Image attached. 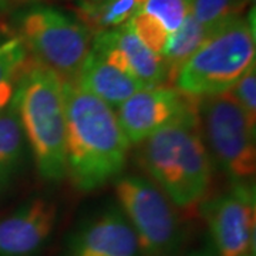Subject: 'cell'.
Returning <instances> with one entry per match:
<instances>
[{
	"label": "cell",
	"mask_w": 256,
	"mask_h": 256,
	"mask_svg": "<svg viewBox=\"0 0 256 256\" xmlns=\"http://www.w3.org/2000/svg\"><path fill=\"white\" fill-rule=\"evenodd\" d=\"M67 172L80 191H92L122 171L130 148L114 110L76 82H63Z\"/></svg>",
	"instance_id": "obj_1"
},
{
	"label": "cell",
	"mask_w": 256,
	"mask_h": 256,
	"mask_svg": "<svg viewBox=\"0 0 256 256\" xmlns=\"http://www.w3.org/2000/svg\"><path fill=\"white\" fill-rule=\"evenodd\" d=\"M138 161L175 206L188 208L204 200L212 161L202 140L195 97L140 142Z\"/></svg>",
	"instance_id": "obj_2"
},
{
	"label": "cell",
	"mask_w": 256,
	"mask_h": 256,
	"mask_svg": "<svg viewBox=\"0 0 256 256\" xmlns=\"http://www.w3.org/2000/svg\"><path fill=\"white\" fill-rule=\"evenodd\" d=\"M37 171L46 181H60L67 172L63 82L34 62L13 97Z\"/></svg>",
	"instance_id": "obj_3"
},
{
	"label": "cell",
	"mask_w": 256,
	"mask_h": 256,
	"mask_svg": "<svg viewBox=\"0 0 256 256\" xmlns=\"http://www.w3.org/2000/svg\"><path fill=\"white\" fill-rule=\"evenodd\" d=\"M255 13L234 16L210 30V36L176 74L175 88L188 97L229 92L255 63Z\"/></svg>",
	"instance_id": "obj_4"
},
{
	"label": "cell",
	"mask_w": 256,
	"mask_h": 256,
	"mask_svg": "<svg viewBox=\"0 0 256 256\" xmlns=\"http://www.w3.org/2000/svg\"><path fill=\"white\" fill-rule=\"evenodd\" d=\"M196 114L210 161L232 184H255V128L230 92L198 97Z\"/></svg>",
	"instance_id": "obj_5"
},
{
	"label": "cell",
	"mask_w": 256,
	"mask_h": 256,
	"mask_svg": "<svg viewBox=\"0 0 256 256\" xmlns=\"http://www.w3.org/2000/svg\"><path fill=\"white\" fill-rule=\"evenodd\" d=\"M92 34L62 10L34 6L20 18V36L28 56L62 82H76L92 47Z\"/></svg>",
	"instance_id": "obj_6"
},
{
	"label": "cell",
	"mask_w": 256,
	"mask_h": 256,
	"mask_svg": "<svg viewBox=\"0 0 256 256\" xmlns=\"http://www.w3.org/2000/svg\"><path fill=\"white\" fill-rule=\"evenodd\" d=\"M117 196L146 256H171L181 240L174 204L152 180L130 175L116 184Z\"/></svg>",
	"instance_id": "obj_7"
},
{
	"label": "cell",
	"mask_w": 256,
	"mask_h": 256,
	"mask_svg": "<svg viewBox=\"0 0 256 256\" xmlns=\"http://www.w3.org/2000/svg\"><path fill=\"white\" fill-rule=\"evenodd\" d=\"M255 184H232L230 192L202 205L220 256L255 255Z\"/></svg>",
	"instance_id": "obj_8"
},
{
	"label": "cell",
	"mask_w": 256,
	"mask_h": 256,
	"mask_svg": "<svg viewBox=\"0 0 256 256\" xmlns=\"http://www.w3.org/2000/svg\"><path fill=\"white\" fill-rule=\"evenodd\" d=\"M92 50L107 63L136 77L146 87L168 86V72L162 56L151 52L128 22L120 28L94 34Z\"/></svg>",
	"instance_id": "obj_9"
},
{
	"label": "cell",
	"mask_w": 256,
	"mask_h": 256,
	"mask_svg": "<svg viewBox=\"0 0 256 256\" xmlns=\"http://www.w3.org/2000/svg\"><path fill=\"white\" fill-rule=\"evenodd\" d=\"M191 97L171 86L146 87L124 101L116 112L130 144H140L182 110Z\"/></svg>",
	"instance_id": "obj_10"
},
{
	"label": "cell",
	"mask_w": 256,
	"mask_h": 256,
	"mask_svg": "<svg viewBox=\"0 0 256 256\" xmlns=\"http://www.w3.org/2000/svg\"><path fill=\"white\" fill-rule=\"evenodd\" d=\"M53 202L34 198L0 220V256H33L44 246L56 225Z\"/></svg>",
	"instance_id": "obj_11"
},
{
	"label": "cell",
	"mask_w": 256,
	"mask_h": 256,
	"mask_svg": "<svg viewBox=\"0 0 256 256\" xmlns=\"http://www.w3.org/2000/svg\"><path fill=\"white\" fill-rule=\"evenodd\" d=\"M73 256H140L137 235L124 212L107 210L74 238Z\"/></svg>",
	"instance_id": "obj_12"
},
{
	"label": "cell",
	"mask_w": 256,
	"mask_h": 256,
	"mask_svg": "<svg viewBox=\"0 0 256 256\" xmlns=\"http://www.w3.org/2000/svg\"><path fill=\"white\" fill-rule=\"evenodd\" d=\"M76 82L86 92L107 102L111 108L120 107L132 94L146 88L136 77L107 63L92 50L82 64Z\"/></svg>",
	"instance_id": "obj_13"
},
{
	"label": "cell",
	"mask_w": 256,
	"mask_h": 256,
	"mask_svg": "<svg viewBox=\"0 0 256 256\" xmlns=\"http://www.w3.org/2000/svg\"><path fill=\"white\" fill-rule=\"evenodd\" d=\"M26 152V137L14 101L0 111V192L18 172Z\"/></svg>",
	"instance_id": "obj_14"
},
{
	"label": "cell",
	"mask_w": 256,
	"mask_h": 256,
	"mask_svg": "<svg viewBox=\"0 0 256 256\" xmlns=\"http://www.w3.org/2000/svg\"><path fill=\"white\" fill-rule=\"evenodd\" d=\"M210 30L202 26L201 23L190 13L180 28L168 36L162 50V60L168 72V86L174 84L176 74L184 67L202 43L210 36Z\"/></svg>",
	"instance_id": "obj_15"
},
{
	"label": "cell",
	"mask_w": 256,
	"mask_h": 256,
	"mask_svg": "<svg viewBox=\"0 0 256 256\" xmlns=\"http://www.w3.org/2000/svg\"><path fill=\"white\" fill-rule=\"evenodd\" d=\"M144 2L146 0H108L102 3L78 2L77 16L92 34H97L127 23L142 8Z\"/></svg>",
	"instance_id": "obj_16"
},
{
	"label": "cell",
	"mask_w": 256,
	"mask_h": 256,
	"mask_svg": "<svg viewBox=\"0 0 256 256\" xmlns=\"http://www.w3.org/2000/svg\"><path fill=\"white\" fill-rule=\"evenodd\" d=\"M34 60L18 37L0 44V111L9 106Z\"/></svg>",
	"instance_id": "obj_17"
},
{
	"label": "cell",
	"mask_w": 256,
	"mask_h": 256,
	"mask_svg": "<svg viewBox=\"0 0 256 256\" xmlns=\"http://www.w3.org/2000/svg\"><path fill=\"white\" fill-rule=\"evenodd\" d=\"M248 0H192V14L202 26L212 30L226 18L238 16Z\"/></svg>",
	"instance_id": "obj_18"
},
{
	"label": "cell",
	"mask_w": 256,
	"mask_h": 256,
	"mask_svg": "<svg viewBox=\"0 0 256 256\" xmlns=\"http://www.w3.org/2000/svg\"><path fill=\"white\" fill-rule=\"evenodd\" d=\"M141 10L156 18L171 34L192 12V0H146Z\"/></svg>",
	"instance_id": "obj_19"
},
{
	"label": "cell",
	"mask_w": 256,
	"mask_h": 256,
	"mask_svg": "<svg viewBox=\"0 0 256 256\" xmlns=\"http://www.w3.org/2000/svg\"><path fill=\"white\" fill-rule=\"evenodd\" d=\"M128 23L132 28L134 33L138 36V38L151 52H154L156 54H162V50H164L165 43H166L170 34L166 33L164 26L156 18H152L151 14L140 9L128 20Z\"/></svg>",
	"instance_id": "obj_20"
},
{
	"label": "cell",
	"mask_w": 256,
	"mask_h": 256,
	"mask_svg": "<svg viewBox=\"0 0 256 256\" xmlns=\"http://www.w3.org/2000/svg\"><path fill=\"white\" fill-rule=\"evenodd\" d=\"M242 108L250 127H256V68L255 63L248 68L229 90Z\"/></svg>",
	"instance_id": "obj_21"
},
{
	"label": "cell",
	"mask_w": 256,
	"mask_h": 256,
	"mask_svg": "<svg viewBox=\"0 0 256 256\" xmlns=\"http://www.w3.org/2000/svg\"><path fill=\"white\" fill-rule=\"evenodd\" d=\"M191 256H220V254L212 248H205V249H200V250L194 252Z\"/></svg>",
	"instance_id": "obj_22"
},
{
	"label": "cell",
	"mask_w": 256,
	"mask_h": 256,
	"mask_svg": "<svg viewBox=\"0 0 256 256\" xmlns=\"http://www.w3.org/2000/svg\"><path fill=\"white\" fill-rule=\"evenodd\" d=\"M18 0H0V12H8L10 10Z\"/></svg>",
	"instance_id": "obj_23"
},
{
	"label": "cell",
	"mask_w": 256,
	"mask_h": 256,
	"mask_svg": "<svg viewBox=\"0 0 256 256\" xmlns=\"http://www.w3.org/2000/svg\"><path fill=\"white\" fill-rule=\"evenodd\" d=\"M84 3H102V2H108V0H80Z\"/></svg>",
	"instance_id": "obj_24"
},
{
	"label": "cell",
	"mask_w": 256,
	"mask_h": 256,
	"mask_svg": "<svg viewBox=\"0 0 256 256\" xmlns=\"http://www.w3.org/2000/svg\"><path fill=\"white\" fill-rule=\"evenodd\" d=\"M245 256H255V255H254V254H248V255H245Z\"/></svg>",
	"instance_id": "obj_25"
}]
</instances>
